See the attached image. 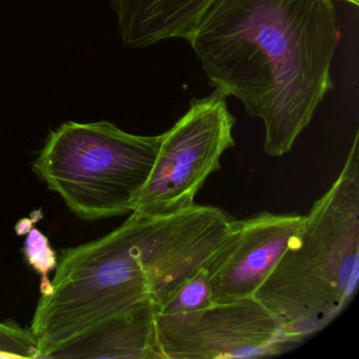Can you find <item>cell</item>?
I'll return each mask as SVG.
<instances>
[{
    "label": "cell",
    "instance_id": "obj_7",
    "mask_svg": "<svg viewBox=\"0 0 359 359\" xmlns=\"http://www.w3.org/2000/svg\"><path fill=\"white\" fill-rule=\"evenodd\" d=\"M302 222V215L270 212L235 220L228 238L205 266L214 304L254 297Z\"/></svg>",
    "mask_w": 359,
    "mask_h": 359
},
{
    "label": "cell",
    "instance_id": "obj_3",
    "mask_svg": "<svg viewBox=\"0 0 359 359\" xmlns=\"http://www.w3.org/2000/svg\"><path fill=\"white\" fill-rule=\"evenodd\" d=\"M359 277L358 132L341 172L315 201L289 247L254 294L299 341L351 304Z\"/></svg>",
    "mask_w": 359,
    "mask_h": 359
},
{
    "label": "cell",
    "instance_id": "obj_14",
    "mask_svg": "<svg viewBox=\"0 0 359 359\" xmlns=\"http://www.w3.org/2000/svg\"><path fill=\"white\" fill-rule=\"evenodd\" d=\"M340 1H346V3L352 4L354 6H358L359 0H340Z\"/></svg>",
    "mask_w": 359,
    "mask_h": 359
},
{
    "label": "cell",
    "instance_id": "obj_12",
    "mask_svg": "<svg viewBox=\"0 0 359 359\" xmlns=\"http://www.w3.org/2000/svg\"><path fill=\"white\" fill-rule=\"evenodd\" d=\"M0 350L24 359L39 356L37 342L30 330L12 323H0Z\"/></svg>",
    "mask_w": 359,
    "mask_h": 359
},
{
    "label": "cell",
    "instance_id": "obj_5",
    "mask_svg": "<svg viewBox=\"0 0 359 359\" xmlns=\"http://www.w3.org/2000/svg\"><path fill=\"white\" fill-rule=\"evenodd\" d=\"M226 98L215 89L192 100L188 112L161 134L154 165L132 213L170 215L194 205L208 178L220 169L224 153L235 146L236 119Z\"/></svg>",
    "mask_w": 359,
    "mask_h": 359
},
{
    "label": "cell",
    "instance_id": "obj_2",
    "mask_svg": "<svg viewBox=\"0 0 359 359\" xmlns=\"http://www.w3.org/2000/svg\"><path fill=\"white\" fill-rule=\"evenodd\" d=\"M205 259L203 233L186 212L131 213L109 234L64 250L29 329L37 358L138 302L150 299L158 311Z\"/></svg>",
    "mask_w": 359,
    "mask_h": 359
},
{
    "label": "cell",
    "instance_id": "obj_1",
    "mask_svg": "<svg viewBox=\"0 0 359 359\" xmlns=\"http://www.w3.org/2000/svg\"><path fill=\"white\" fill-rule=\"evenodd\" d=\"M339 39L333 0H219L189 43L210 83L262 119L264 153L280 157L333 89Z\"/></svg>",
    "mask_w": 359,
    "mask_h": 359
},
{
    "label": "cell",
    "instance_id": "obj_13",
    "mask_svg": "<svg viewBox=\"0 0 359 359\" xmlns=\"http://www.w3.org/2000/svg\"><path fill=\"white\" fill-rule=\"evenodd\" d=\"M22 357L18 355L14 354V353L7 352V351L0 350V359H18Z\"/></svg>",
    "mask_w": 359,
    "mask_h": 359
},
{
    "label": "cell",
    "instance_id": "obj_8",
    "mask_svg": "<svg viewBox=\"0 0 359 359\" xmlns=\"http://www.w3.org/2000/svg\"><path fill=\"white\" fill-rule=\"evenodd\" d=\"M156 316L150 299L138 302L60 346L48 358L165 359Z\"/></svg>",
    "mask_w": 359,
    "mask_h": 359
},
{
    "label": "cell",
    "instance_id": "obj_9",
    "mask_svg": "<svg viewBox=\"0 0 359 359\" xmlns=\"http://www.w3.org/2000/svg\"><path fill=\"white\" fill-rule=\"evenodd\" d=\"M219 0H111L126 46L150 47L165 39L190 41Z\"/></svg>",
    "mask_w": 359,
    "mask_h": 359
},
{
    "label": "cell",
    "instance_id": "obj_4",
    "mask_svg": "<svg viewBox=\"0 0 359 359\" xmlns=\"http://www.w3.org/2000/svg\"><path fill=\"white\" fill-rule=\"evenodd\" d=\"M161 135L127 133L109 121H69L50 133L33 171L81 219L131 214L154 165Z\"/></svg>",
    "mask_w": 359,
    "mask_h": 359
},
{
    "label": "cell",
    "instance_id": "obj_11",
    "mask_svg": "<svg viewBox=\"0 0 359 359\" xmlns=\"http://www.w3.org/2000/svg\"><path fill=\"white\" fill-rule=\"evenodd\" d=\"M25 256L29 264L41 275V295H45L51 289V280L49 275L57 266V257L55 251L52 249L49 239L39 229H28V236L25 241Z\"/></svg>",
    "mask_w": 359,
    "mask_h": 359
},
{
    "label": "cell",
    "instance_id": "obj_6",
    "mask_svg": "<svg viewBox=\"0 0 359 359\" xmlns=\"http://www.w3.org/2000/svg\"><path fill=\"white\" fill-rule=\"evenodd\" d=\"M156 323L165 359L277 356L302 344L254 297L187 314H157Z\"/></svg>",
    "mask_w": 359,
    "mask_h": 359
},
{
    "label": "cell",
    "instance_id": "obj_10",
    "mask_svg": "<svg viewBox=\"0 0 359 359\" xmlns=\"http://www.w3.org/2000/svg\"><path fill=\"white\" fill-rule=\"evenodd\" d=\"M213 304L211 283L203 268L184 281L180 289L157 311V314H187L209 308Z\"/></svg>",
    "mask_w": 359,
    "mask_h": 359
}]
</instances>
